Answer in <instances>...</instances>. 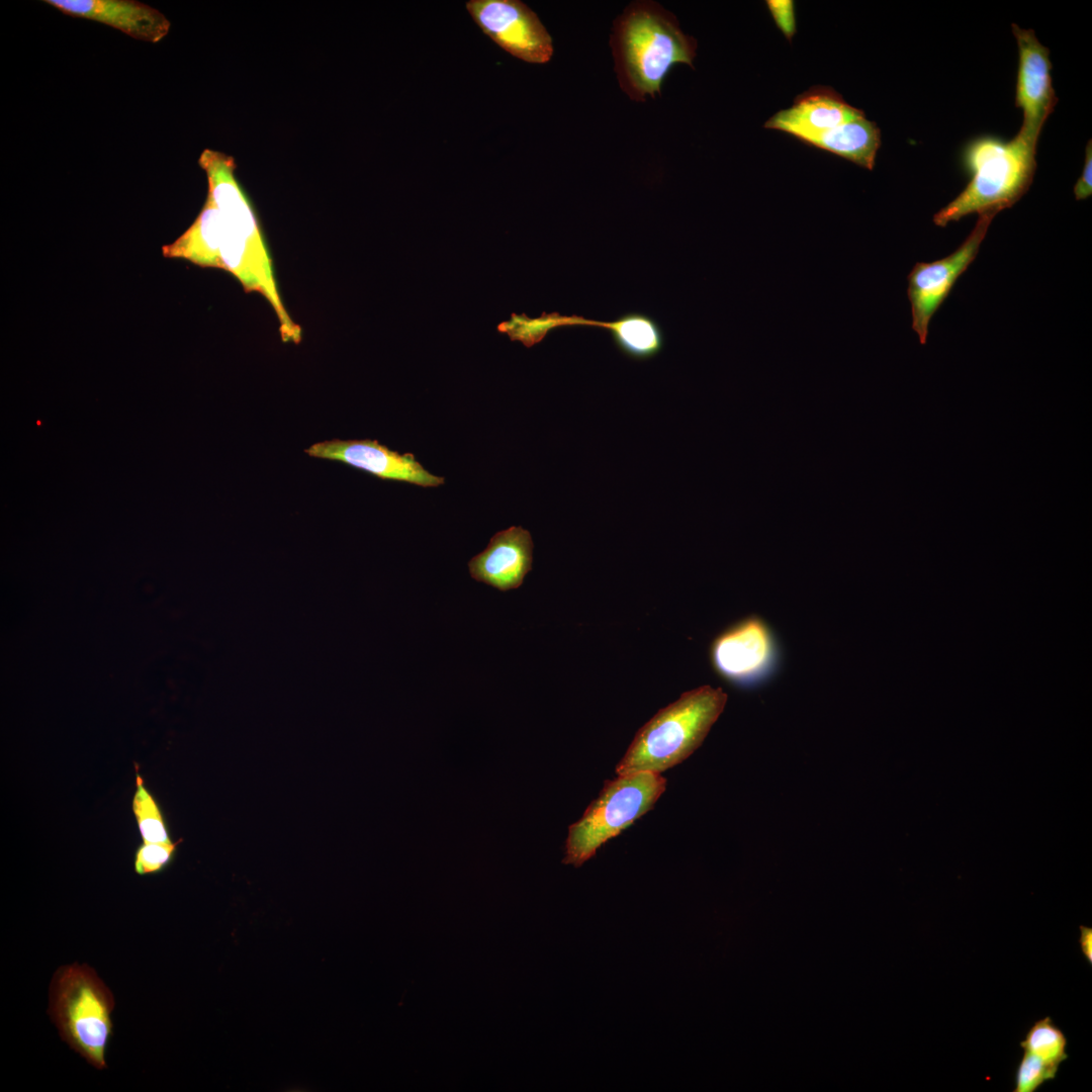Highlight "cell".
Segmentation results:
<instances>
[{
	"label": "cell",
	"mask_w": 1092,
	"mask_h": 1092,
	"mask_svg": "<svg viewBox=\"0 0 1092 1092\" xmlns=\"http://www.w3.org/2000/svg\"><path fill=\"white\" fill-rule=\"evenodd\" d=\"M594 328L608 331L616 347L635 360L653 358L664 345L660 326L651 316L641 312H628L613 322L595 321Z\"/></svg>",
	"instance_id": "16"
},
{
	"label": "cell",
	"mask_w": 1092,
	"mask_h": 1092,
	"mask_svg": "<svg viewBox=\"0 0 1092 1092\" xmlns=\"http://www.w3.org/2000/svg\"><path fill=\"white\" fill-rule=\"evenodd\" d=\"M111 991L87 965L60 967L50 987L49 1014L69 1046L98 1070L113 1034Z\"/></svg>",
	"instance_id": "4"
},
{
	"label": "cell",
	"mask_w": 1092,
	"mask_h": 1092,
	"mask_svg": "<svg viewBox=\"0 0 1092 1092\" xmlns=\"http://www.w3.org/2000/svg\"><path fill=\"white\" fill-rule=\"evenodd\" d=\"M610 44L622 90L634 101L655 97L676 64L693 67L697 40L659 3L634 1L614 21Z\"/></svg>",
	"instance_id": "1"
},
{
	"label": "cell",
	"mask_w": 1092,
	"mask_h": 1092,
	"mask_svg": "<svg viewBox=\"0 0 1092 1092\" xmlns=\"http://www.w3.org/2000/svg\"><path fill=\"white\" fill-rule=\"evenodd\" d=\"M864 114L830 87L815 86L800 94L793 105L772 115L764 127L805 140Z\"/></svg>",
	"instance_id": "13"
},
{
	"label": "cell",
	"mask_w": 1092,
	"mask_h": 1092,
	"mask_svg": "<svg viewBox=\"0 0 1092 1092\" xmlns=\"http://www.w3.org/2000/svg\"><path fill=\"white\" fill-rule=\"evenodd\" d=\"M304 452L310 457L341 462L383 480L403 481L422 487H437L445 478L430 473L413 453L390 450L376 440L318 442Z\"/></svg>",
	"instance_id": "10"
},
{
	"label": "cell",
	"mask_w": 1092,
	"mask_h": 1092,
	"mask_svg": "<svg viewBox=\"0 0 1092 1092\" xmlns=\"http://www.w3.org/2000/svg\"><path fill=\"white\" fill-rule=\"evenodd\" d=\"M61 12L111 26L138 40L157 43L171 23L152 6L134 0H46Z\"/></svg>",
	"instance_id": "11"
},
{
	"label": "cell",
	"mask_w": 1092,
	"mask_h": 1092,
	"mask_svg": "<svg viewBox=\"0 0 1092 1092\" xmlns=\"http://www.w3.org/2000/svg\"><path fill=\"white\" fill-rule=\"evenodd\" d=\"M1036 145L1020 134L1008 142L983 136L964 151L963 163L971 175L967 187L933 216L938 226H946L966 215L1011 207L1032 183Z\"/></svg>",
	"instance_id": "3"
},
{
	"label": "cell",
	"mask_w": 1092,
	"mask_h": 1092,
	"mask_svg": "<svg viewBox=\"0 0 1092 1092\" xmlns=\"http://www.w3.org/2000/svg\"><path fill=\"white\" fill-rule=\"evenodd\" d=\"M1080 947L1083 956L1089 962L1092 963V928L1084 925L1080 926Z\"/></svg>",
	"instance_id": "24"
},
{
	"label": "cell",
	"mask_w": 1092,
	"mask_h": 1092,
	"mask_svg": "<svg viewBox=\"0 0 1092 1092\" xmlns=\"http://www.w3.org/2000/svg\"><path fill=\"white\" fill-rule=\"evenodd\" d=\"M779 650L772 632L758 617H749L721 633L711 648L712 663L719 674L740 686L766 679L778 664Z\"/></svg>",
	"instance_id": "8"
},
{
	"label": "cell",
	"mask_w": 1092,
	"mask_h": 1092,
	"mask_svg": "<svg viewBox=\"0 0 1092 1092\" xmlns=\"http://www.w3.org/2000/svg\"><path fill=\"white\" fill-rule=\"evenodd\" d=\"M1059 1067L1051 1065L1038 1057L1023 1052L1015 1075V1092H1033L1040 1085L1057 1076Z\"/></svg>",
	"instance_id": "21"
},
{
	"label": "cell",
	"mask_w": 1092,
	"mask_h": 1092,
	"mask_svg": "<svg viewBox=\"0 0 1092 1092\" xmlns=\"http://www.w3.org/2000/svg\"><path fill=\"white\" fill-rule=\"evenodd\" d=\"M766 6L778 28L791 40L797 30L794 2L792 0H768Z\"/></svg>",
	"instance_id": "22"
},
{
	"label": "cell",
	"mask_w": 1092,
	"mask_h": 1092,
	"mask_svg": "<svg viewBox=\"0 0 1092 1092\" xmlns=\"http://www.w3.org/2000/svg\"><path fill=\"white\" fill-rule=\"evenodd\" d=\"M222 224L219 210L206 198L191 225L178 239L163 247V255L183 259L200 267L222 269Z\"/></svg>",
	"instance_id": "14"
},
{
	"label": "cell",
	"mask_w": 1092,
	"mask_h": 1092,
	"mask_svg": "<svg viewBox=\"0 0 1092 1092\" xmlns=\"http://www.w3.org/2000/svg\"><path fill=\"white\" fill-rule=\"evenodd\" d=\"M470 16L491 40L515 58L531 64L548 63L552 38L538 15L519 0H470Z\"/></svg>",
	"instance_id": "7"
},
{
	"label": "cell",
	"mask_w": 1092,
	"mask_h": 1092,
	"mask_svg": "<svg viewBox=\"0 0 1092 1092\" xmlns=\"http://www.w3.org/2000/svg\"><path fill=\"white\" fill-rule=\"evenodd\" d=\"M177 843H144L135 849L133 870L139 876L159 875L169 868L175 858Z\"/></svg>",
	"instance_id": "20"
},
{
	"label": "cell",
	"mask_w": 1092,
	"mask_h": 1092,
	"mask_svg": "<svg viewBox=\"0 0 1092 1092\" xmlns=\"http://www.w3.org/2000/svg\"><path fill=\"white\" fill-rule=\"evenodd\" d=\"M592 320L580 315H562L556 311L542 312L531 318L525 313H512L509 321L497 325V332L509 336L511 341H519L531 348L542 342L549 332L563 327H589Z\"/></svg>",
	"instance_id": "17"
},
{
	"label": "cell",
	"mask_w": 1092,
	"mask_h": 1092,
	"mask_svg": "<svg viewBox=\"0 0 1092 1092\" xmlns=\"http://www.w3.org/2000/svg\"><path fill=\"white\" fill-rule=\"evenodd\" d=\"M1020 1046L1023 1052L1057 1067L1068 1058L1067 1038L1049 1016L1034 1022Z\"/></svg>",
	"instance_id": "19"
},
{
	"label": "cell",
	"mask_w": 1092,
	"mask_h": 1092,
	"mask_svg": "<svg viewBox=\"0 0 1092 1092\" xmlns=\"http://www.w3.org/2000/svg\"><path fill=\"white\" fill-rule=\"evenodd\" d=\"M138 770L131 809L142 840L144 843H171L173 840L160 804Z\"/></svg>",
	"instance_id": "18"
},
{
	"label": "cell",
	"mask_w": 1092,
	"mask_h": 1092,
	"mask_svg": "<svg viewBox=\"0 0 1092 1092\" xmlns=\"http://www.w3.org/2000/svg\"><path fill=\"white\" fill-rule=\"evenodd\" d=\"M1012 32L1019 57L1015 105L1023 113L1018 134L1036 145L1058 100L1052 85L1050 51L1039 42L1032 29L1012 23Z\"/></svg>",
	"instance_id": "9"
},
{
	"label": "cell",
	"mask_w": 1092,
	"mask_h": 1092,
	"mask_svg": "<svg viewBox=\"0 0 1092 1092\" xmlns=\"http://www.w3.org/2000/svg\"><path fill=\"white\" fill-rule=\"evenodd\" d=\"M996 211L979 213L978 221L964 243L950 255L931 263H916L910 271L907 295L911 305L912 330L919 342H927L931 317L951 291L959 277L976 259Z\"/></svg>",
	"instance_id": "6"
},
{
	"label": "cell",
	"mask_w": 1092,
	"mask_h": 1092,
	"mask_svg": "<svg viewBox=\"0 0 1092 1092\" xmlns=\"http://www.w3.org/2000/svg\"><path fill=\"white\" fill-rule=\"evenodd\" d=\"M803 143L873 170L881 146V131L862 114Z\"/></svg>",
	"instance_id": "15"
},
{
	"label": "cell",
	"mask_w": 1092,
	"mask_h": 1092,
	"mask_svg": "<svg viewBox=\"0 0 1092 1092\" xmlns=\"http://www.w3.org/2000/svg\"><path fill=\"white\" fill-rule=\"evenodd\" d=\"M533 548L528 530L512 526L499 531L468 562L470 576L502 592L518 588L532 569Z\"/></svg>",
	"instance_id": "12"
},
{
	"label": "cell",
	"mask_w": 1092,
	"mask_h": 1092,
	"mask_svg": "<svg viewBox=\"0 0 1092 1092\" xmlns=\"http://www.w3.org/2000/svg\"><path fill=\"white\" fill-rule=\"evenodd\" d=\"M727 698L721 688L711 686L681 694L637 731L617 763L616 774H661L682 762L703 743Z\"/></svg>",
	"instance_id": "2"
},
{
	"label": "cell",
	"mask_w": 1092,
	"mask_h": 1092,
	"mask_svg": "<svg viewBox=\"0 0 1092 1092\" xmlns=\"http://www.w3.org/2000/svg\"><path fill=\"white\" fill-rule=\"evenodd\" d=\"M665 788V778L650 771L605 781L582 816L568 826L562 863L581 867L603 844L650 811Z\"/></svg>",
	"instance_id": "5"
},
{
	"label": "cell",
	"mask_w": 1092,
	"mask_h": 1092,
	"mask_svg": "<svg viewBox=\"0 0 1092 1092\" xmlns=\"http://www.w3.org/2000/svg\"><path fill=\"white\" fill-rule=\"evenodd\" d=\"M1077 200L1086 199L1092 194V143L1088 141L1082 174L1074 186Z\"/></svg>",
	"instance_id": "23"
}]
</instances>
